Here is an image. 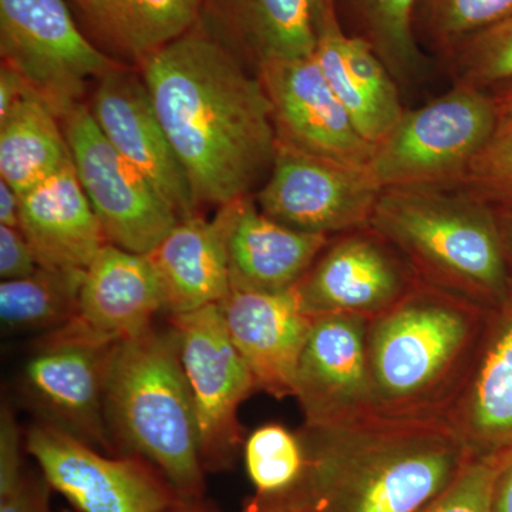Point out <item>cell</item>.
<instances>
[{
    "label": "cell",
    "instance_id": "6da1fadb",
    "mask_svg": "<svg viewBox=\"0 0 512 512\" xmlns=\"http://www.w3.org/2000/svg\"><path fill=\"white\" fill-rule=\"evenodd\" d=\"M138 64L200 205L251 197L278 147L256 73L197 26Z\"/></svg>",
    "mask_w": 512,
    "mask_h": 512
},
{
    "label": "cell",
    "instance_id": "7a4b0ae2",
    "mask_svg": "<svg viewBox=\"0 0 512 512\" xmlns=\"http://www.w3.org/2000/svg\"><path fill=\"white\" fill-rule=\"evenodd\" d=\"M299 434L305 471L279 497L309 512H420L474 460L444 416L373 410Z\"/></svg>",
    "mask_w": 512,
    "mask_h": 512
},
{
    "label": "cell",
    "instance_id": "3957f363",
    "mask_svg": "<svg viewBox=\"0 0 512 512\" xmlns=\"http://www.w3.org/2000/svg\"><path fill=\"white\" fill-rule=\"evenodd\" d=\"M370 227L400 252L421 284L488 312L511 296L497 211L460 188H384Z\"/></svg>",
    "mask_w": 512,
    "mask_h": 512
},
{
    "label": "cell",
    "instance_id": "277c9868",
    "mask_svg": "<svg viewBox=\"0 0 512 512\" xmlns=\"http://www.w3.org/2000/svg\"><path fill=\"white\" fill-rule=\"evenodd\" d=\"M488 313L419 282L370 319L367 355L376 410L444 416L473 365Z\"/></svg>",
    "mask_w": 512,
    "mask_h": 512
},
{
    "label": "cell",
    "instance_id": "5b68a950",
    "mask_svg": "<svg viewBox=\"0 0 512 512\" xmlns=\"http://www.w3.org/2000/svg\"><path fill=\"white\" fill-rule=\"evenodd\" d=\"M106 419L111 440L156 467L180 500L200 501V431L173 329L153 325L114 346Z\"/></svg>",
    "mask_w": 512,
    "mask_h": 512
},
{
    "label": "cell",
    "instance_id": "8992f818",
    "mask_svg": "<svg viewBox=\"0 0 512 512\" xmlns=\"http://www.w3.org/2000/svg\"><path fill=\"white\" fill-rule=\"evenodd\" d=\"M497 106L485 90L456 84L402 119L376 146L367 165L382 190L457 187L497 124Z\"/></svg>",
    "mask_w": 512,
    "mask_h": 512
},
{
    "label": "cell",
    "instance_id": "52a82bcc",
    "mask_svg": "<svg viewBox=\"0 0 512 512\" xmlns=\"http://www.w3.org/2000/svg\"><path fill=\"white\" fill-rule=\"evenodd\" d=\"M0 55L60 120L119 62L77 28L64 0H0Z\"/></svg>",
    "mask_w": 512,
    "mask_h": 512
},
{
    "label": "cell",
    "instance_id": "ba28073f",
    "mask_svg": "<svg viewBox=\"0 0 512 512\" xmlns=\"http://www.w3.org/2000/svg\"><path fill=\"white\" fill-rule=\"evenodd\" d=\"M74 170L107 241L147 255L180 218L137 168L101 133L86 104L62 119Z\"/></svg>",
    "mask_w": 512,
    "mask_h": 512
},
{
    "label": "cell",
    "instance_id": "9c48e42d",
    "mask_svg": "<svg viewBox=\"0 0 512 512\" xmlns=\"http://www.w3.org/2000/svg\"><path fill=\"white\" fill-rule=\"evenodd\" d=\"M168 318L197 414L202 464L224 470L242 443L238 410L256 390L254 376L229 336L220 305Z\"/></svg>",
    "mask_w": 512,
    "mask_h": 512
},
{
    "label": "cell",
    "instance_id": "30bf717a",
    "mask_svg": "<svg viewBox=\"0 0 512 512\" xmlns=\"http://www.w3.org/2000/svg\"><path fill=\"white\" fill-rule=\"evenodd\" d=\"M50 488L80 512H171L180 497L138 456L110 457L50 424H33L25 440Z\"/></svg>",
    "mask_w": 512,
    "mask_h": 512
},
{
    "label": "cell",
    "instance_id": "8fae6325",
    "mask_svg": "<svg viewBox=\"0 0 512 512\" xmlns=\"http://www.w3.org/2000/svg\"><path fill=\"white\" fill-rule=\"evenodd\" d=\"M380 192L367 167L336 163L278 143L255 202L286 227L332 238L369 227Z\"/></svg>",
    "mask_w": 512,
    "mask_h": 512
},
{
    "label": "cell",
    "instance_id": "7c38bea8",
    "mask_svg": "<svg viewBox=\"0 0 512 512\" xmlns=\"http://www.w3.org/2000/svg\"><path fill=\"white\" fill-rule=\"evenodd\" d=\"M417 284L406 259L369 225L330 239L296 291L312 318L348 313L373 319Z\"/></svg>",
    "mask_w": 512,
    "mask_h": 512
},
{
    "label": "cell",
    "instance_id": "4fadbf2b",
    "mask_svg": "<svg viewBox=\"0 0 512 512\" xmlns=\"http://www.w3.org/2000/svg\"><path fill=\"white\" fill-rule=\"evenodd\" d=\"M256 76L271 103L278 143L336 163L369 165L376 146L357 130L315 57L265 63Z\"/></svg>",
    "mask_w": 512,
    "mask_h": 512
},
{
    "label": "cell",
    "instance_id": "5bb4252c",
    "mask_svg": "<svg viewBox=\"0 0 512 512\" xmlns=\"http://www.w3.org/2000/svg\"><path fill=\"white\" fill-rule=\"evenodd\" d=\"M114 346L40 339L22 377L23 392L40 421L101 451L114 448L106 419Z\"/></svg>",
    "mask_w": 512,
    "mask_h": 512
},
{
    "label": "cell",
    "instance_id": "9a60e30c",
    "mask_svg": "<svg viewBox=\"0 0 512 512\" xmlns=\"http://www.w3.org/2000/svg\"><path fill=\"white\" fill-rule=\"evenodd\" d=\"M89 109L111 146L153 184L180 220L200 215L190 178L140 73L120 64L104 74L97 80Z\"/></svg>",
    "mask_w": 512,
    "mask_h": 512
},
{
    "label": "cell",
    "instance_id": "2e32d148",
    "mask_svg": "<svg viewBox=\"0 0 512 512\" xmlns=\"http://www.w3.org/2000/svg\"><path fill=\"white\" fill-rule=\"evenodd\" d=\"M369 320L348 313L313 318L293 387L303 426H323L376 410L367 355Z\"/></svg>",
    "mask_w": 512,
    "mask_h": 512
},
{
    "label": "cell",
    "instance_id": "e0dca14e",
    "mask_svg": "<svg viewBox=\"0 0 512 512\" xmlns=\"http://www.w3.org/2000/svg\"><path fill=\"white\" fill-rule=\"evenodd\" d=\"M158 312L163 293L150 258L107 244L84 271L72 320L42 339L117 345L150 329Z\"/></svg>",
    "mask_w": 512,
    "mask_h": 512
},
{
    "label": "cell",
    "instance_id": "ac0fdd59",
    "mask_svg": "<svg viewBox=\"0 0 512 512\" xmlns=\"http://www.w3.org/2000/svg\"><path fill=\"white\" fill-rule=\"evenodd\" d=\"M218 305L256 390L278 400L293 397L296 369L313 322L303 311L296 286L284 292L231 289Z\"/></svg>",
    "mask_w": 512,
    "mask_h": 512
},
{
    "label": "cell",
    "instance_id": "d6986e66",
    "mask_svg": "<svg viewBox=\"0 0 512 512\" xmlns=\"http://www.w3.org/2000/svg\"><path fill=\"white\" fill-rule=\"evenodd\" d=\"M313 57L357 130L377 146L402 119L399 89L369 42L345 32L338 0L320 3Z\"/></svg>",
    "mask_w": 512,
    "mask_h": 512
},
{
    "label": "cell",
    "instance_id": "ffe728a7",
    "mask_svg": "<svg viewBox=\"0 0 512 512\" xmlns=\"http://www.w3.org/2000/svg\"><path fill=\"white\" fill-rule=\"evenodd\" d=\"M444 417L474 458L512 450V293L488 313L473 365Z\"/></svg>",
    "mask_w": 512,
    "mask_h": 512
},
{
    "label": "cell",
    "instance_id": "44dd1931",
    "mask_svg": "<svg viewBox=\"0 0 512 512\" xmlns=\"http://www.w3.org/2000/svg\"><path fill=\"white\" fill-rule=\"evenodd\" d=\"M322 0H202L197 28L256 73L315 53Z\"/></svg>",
    "mask_w": 512,
    "mask_h": 512
},
{
    "label": "cell",
    "instance_id": "7402d4cb",
    "mask_svg": "<svg viewBox=\"0 0 512 512\" xmlns=\"http://www.w3.org/2000/svg\"><path fill=\"white\" fill-rule=\"evenodd\" d=\"M238 201L222 205L212 221L200 215L178 221L147 254L168 316L218 305L227 298L231 291L228 237Z\"/></svg>",
    "mask_w": 512,
    "mask_h": 512
},
{
    "label": "cell",
    "instance_id": "603a6c76",
    "mask_svg": "<svg viewBox=\"0 0 512 512\" xmlns=\"http://www.w3.org/2000/svg\"><path fill=\"white\" fill-rule=\"evenodd\" d=\"M20 195V229L42 268L86 271L110 244L73 161Z\"/></svg>",
    "mask_w": 512,
    "mask_h": 512
},
{
    "label": "cell",
    "instance_id": "cb8c5ba5",
    "mask_svg": "<svg viewBox=\"0 0 512 512\" xmlns=\"http://www.w3.org/2000/svg\"><path fill=\"white\" fill-rule=\"evenodd\" d=\"M330 237L286 227L259 210L255 198L238 201L228 237L231 289L284 292L308 274Z\"/></svg>",
    "mask_w": 512,
    "mask_h": 512
},
{
    "label": "cell",
    "instance_id": "d4e9b609",
    "mask_svg": "<svg viewBox=\"0 0 512 512\" xmlns=\"http://www.w3.org/2000/svg\"><path fill=\"white\" fill-rule=\"evenodd\" d=\"M70 161L62 120L33 90L0 119V180L19 194Z\"/></svg>",
    "mask_w": 512,
    "mask_h": 512
},
{
    "label": "cell",
    "instance_id": "484cf974",
    "mask_svg": "<svg viewBox=\"0 0 512 512\" xmlns=\"http://www.w3.org/2000/svg\"><path fill=\"white\" fill-rule=\"evenodd\" d=\"M202 0H94L87 18L121 53L143 62L197 26Z\"/></svg>",
    "mask_w": 512,
    "mask_h": 512
},
{
    "label": "cell",
    "instance_id": "4316f807",
    "mask_svg": "<svg viewBox=\"0 0 512 512\" xmlns=\"http://www.w3.org/2000/svg\"><path fill=\"white\" fill-rule=\"evenodd\" d=\"M84 271L39 269L0 284V319L13 333H52L72 320L79 305Z\"/></svg>",
    "mask_w": 512,
    "mask_h": 512
},
{
    "label": "cell",
    "instance_id": "83f0119b",
    "mask_svg": "<svg viewBox=\"0 0 512 512\" xmlns=\"http://www.w3.org/2000/svg\"><path fill=\"white\" fill-rule=\"evenodd\" d=\"M359 33L383 60L394 79L406 83L423 70L424 56L414 33L423 0H345Z\"/></svg>",
    "mask_w": 512,
    "mask_h": 512
},
{
    "label": "cell",
    "instance_id": "f1b7e54d",
    "mask_svg": "<svg viewBox=\"0 0 512 512\" xmlns=\"http://www.w3.org/2000/svg\"><path fill=\"white\" fill-rule=\"evenodd\" d=\"M245 468L259 497L289 493L305 471L301 434L282 424L269 423L249 434L244 444Z\"/></svg>",
    "mask_w": 512,
    "mask_h": 512
},
{
    "label": "cell",
    "instance_id": "f546056e",
    "mask_svg": "<svg viewBox=\"0 0 512 512\" xmlns=\"http://www.w3.org/2000/svg\"><path fill=\"white\" fill-rule=\"evenodd\" d=\"M433 45L450 56L461 43L512 16V0H423Z\"/></svg>",
    "mask_w": 512,
    "mask_h": 512
},
{
    "label": "cell",
    "instance_id": "4dcf8cb0",
    "mask_svg": "<svg viewBox=\"0 0 512 512\" xmlns=\"http://www.w3.org/2000/svg\"><path fill=\"white\" fill-rule=\"evenodd\" d=\"M456 84L485 90L512 80V16L477 33L451 53Z\"/></svg>",
    "mask_w": 512,
    "mask_h": 512
},
{
    "label": "cell",
    "instance_id": "1f68e13d",
    "mask_svg": "<svg viewBox=\"0 0 512 512\" xmlns=\"http://www.w3.org/2000/svg\"><path fill=\"white\" fill-rule=\"evenodd\" d=\"M457 188L495 210L512 208V111L500 113L493 133Z\"/></svg>",
    "mask_w": 512,
    "mask_h": 512
},
{
    "label": "cell",
    "instance_id": "d6a6232c",
    "mask_svg": "<svg viewBox=\"0 0 512 512\" xmlns=\"http://www.w3.org/2000/svg\"><path fill=\"white\" fill-rule=\"evenodd\" d=\"M503 456L474 458L456 483L420 512H493V494Z\"/></svg>",
    "mask_w": 512,
    "mask_h": 512
},
{
    "label": "cell",
    "instance_id": "836d02e7",
    "mask_svg": "<svg viewBox=\"0 0 512 512\" xmlns=\"http://www.w3.org/2000/svg\"><path fill=\"white\" fill-rule=\"evenodd\" d=\"M40 268L35 251L22 229L0 225V276L13 281L35 274Z\"/></svg>",
    "mask_w": 512,
    "mask_h": 512
},
{
    "label": "cell",
    "instance_id": "e575fe53",
    "mask_svg": "<svg viewBox=\"0 0 512 512\" xmlns=\"http://www.w3.org/2000/svg\"><path fill=\"white\" fill-rule=\"evenodd\" d=\"M22 431L9 406L0 412V495L8 493L23 480Z\"/></svg>",
    "mask_w": 512,
    "mask_h": 512
},
{
    "label": "cell",
    "instance_id": "d590c367",
    "mask_svg": "<svg viewBox=\"0 0 512 512\" xmlns=\"http://www.w3.org/2000/svg\"><path fill=\"white\" fill-rule=\"evenodd\" d=\"M50 485L25 476L16 487L0 495V512H50Z\"/></svg>",
    "mask_w": 512,
    "mask_h": 512
},
{
    "label": "cell",
    "instance_id": "8d00e7d4",
    "mask_svg": "<svg viewBox=\"0 0 512 512\" xmlns=\"http://www.w3.org/2000/svg\"><path fill=\"white\" fill-rule=\"evenodd\" d=\"M28 83L15 69L2 63L0 67V119L6 116L30 92Z\"/></svg>",
    "mask_w": 512,
    "mask_h": 512
},
{
    "label": "cell",
    "instance_id": "74e56055",
    "mask_svg": "<svg viewBox=\"0 0 512 512\" xmlns=\"http://www.w3.org/2000/svg\"><path fill=\"white\" fill-rule=\"evenodd\" d=\"M493 512H512V450L504 454L495 480Z\"/></svg>",
    "mask_w": 512,
    "mask_h": 512
},
{
    "label": "cell",
    "instance_id": "f35d334b",
    "mask_svg": "<svg viewBox=\"0 0 512 512\" xmlns=\"http://www.w3.org/2000/svg\"><path fill=\"white\" fill-rule=\"evenodd\" d=\"M22 195L12 185L0 180V225L20 228Z\"/></svg>",
    "mask_w": 512,
    "mask_h": 512
},
{
    "label": "cell",
    "instance_id": "ab89813d",
    "mask_svg": "<svg viewBox=\"0 0 512 512\" xmlns=\"http://www.w3.org/2000/svg\"><path fill=\"white\" fill-rule=\"evenodd\" d=\"M242 512H309L285 497H259L256 495Z\"/></svg>",
    "mask_w": 512,
    "mask_h": 512
},
{
    "label": "cell",
    "instance_id": "60d3db41",
    "mask_svg": "<svg viewBox=\"0 0 512 512\" xmlns=\"http://www.w3.org/2000/svg\"><path fill=\"white\" fill-rule=\"evenodd\" d=\"M498 215V222H500L501 234H503V241L505 247V254H507L508 265L510 271L512 266V208H503V210H495Z\"/></svg>",
    "mask_w": 512,
    "mask_h": 512
},
{
    "label": "cell",
    "instance_id": "b9f144b4",
    "mask_svg": "<svg viewBox=\"0 0 512 512\" xmlns=\"http://www.w3.org/2000/svg\"><path fill=\"white\" fill-rule=\"evenodd\" d=\"M493 99L498 113H510L512 111V84L504 87L501 92L495 93Z\"/></svg>",
    "mask_w": 512,
    "mask_h": 512
},
{
    "label": "cell",
    "instance_id": "7bdbcfd3",
    "mask_svg": "<svg viewBox=\"0 0 512 512\" xmlns=\"http://www.w3.org/2000/svg\"><path fill=\"white\" fill-rule=\"evenodd\" d=\"M171 512H205L198 503H191V501H183L175 505Z\"/></svg>",
    "mask_w": 512,
    "mask_h": 512
},
{
    "label": "cell",
    "instance_id": "ee69618b",
    "mask_svg": "<svg viewBox=\"0 0 512 512\" xmlns=\"http://www.w3.org/2000/svg\"><path fill=\"white\" fill-rule=\"evenodd\" d=\"M74 2L79 5V8L83 10L84 13H89L90 9H92L94 0H74Z\"/></svg>",
    "mask_w": 512,
    "mask_h": 512
},
{
    "label": "cell",
    "instance_id": "f6af8a7d",
    "mask_svg": "<svg viewBox=\"0 0 512 512\" xmlns=\"http://www.w3.org/2000/svg\"><path fill=\"white\" fill-rule=\"evenodd\" d=\"M50 512H52V511H50Z\"/></svg>",
    "mask_w": 512,
    "mask_h": 512
}]
</instances>
